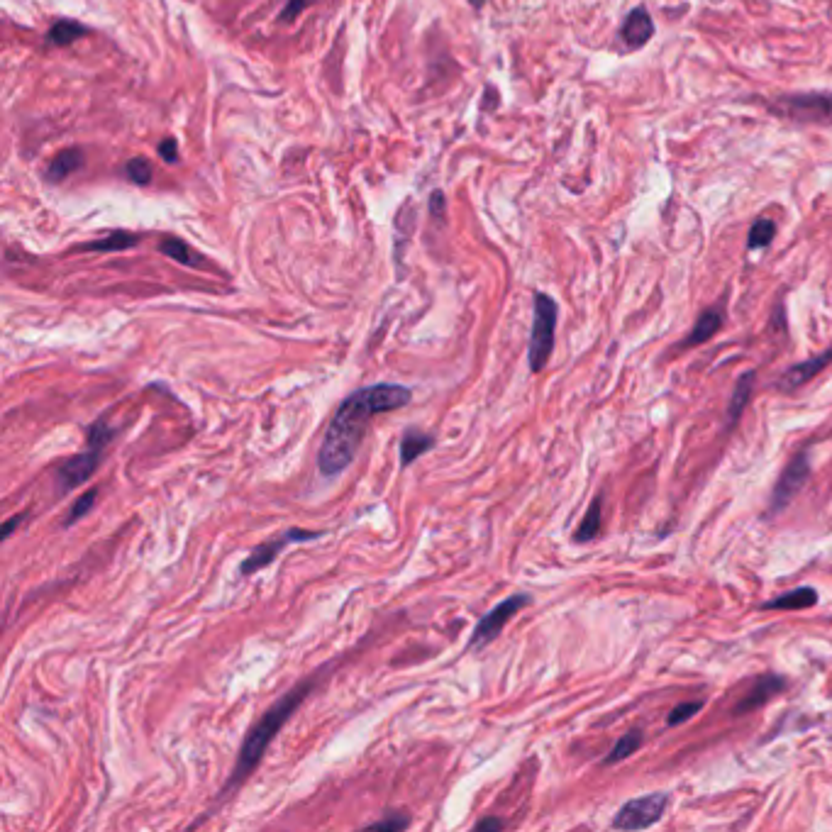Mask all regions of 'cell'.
I'll list each match as a JSON object with an SVG mask.
<instances>
[{
    "instance_id": "cell-11",
    "label": "cell",
    "mask_w": 832,
    "mask_h": 832,
    "mask_svg": "<svg viewBox=\"0 0 832 832\" xmlns=\"http://www.w3.org/2000/svg\"><path fill=\"white\" fill-rule=\"evenodd\" d=\"M830 362H832V352H823V354H818V357L806 359V362L791 366V369L781 376L779 386L784 388V391H793V388L808 384V381H811L813 376H818Z\"/></svg>"
},
{
    "instance_id": "cell-21",
    "label": "cell",
    "mask_w": 832,
    "mask_h": 832,
    "mask_svg": "<svg viewBox=\"0 0 832 832\" xmlns=\"http://www.w3.org/2000/svg\"><path fill=\"white\" fill-rule=\"evenodd\" d=\"M86 32H88L86 27L79 25V22L59 20V22H54V27L49 30V42L59 44V47H66V44L79 40V37L86 35Z\"/></svg>"
},
{
    "instance_id": "cell-27",
    "label": "cell",
    "mask_w": 832,
    "mask_h": 832,
    "mask_svg": "<svg viewBox=\"0 0 832 832\" xmlns=\"http://www.w3.org/2000/svg\"><path fill=\"white\" fill-rule=\"evenodd\" d=\"M408 825H410L408 815L391 813V815H386L384 820H376V823H371L369 828H371V830H406Z\"/></svg>"
},
{
    "instance_id": "cell-3",
    "label": "cell",
    "mask_w": 832,
    "mask_h": 832,
    "mask_svg": "<svg viewBox=\"0 0 832 832\" xmlns=\"http://www.w3.org/2000/svg\"><path fill=\"white\" fill-rule=\"evenodd\" d=\"M113 435H115V430L113 427H108L105 420H96V423L91 425V430H88L86 452L66 459V462L57 469L59 493H69L71 488L81 486L83 481H88L93 474H96L98 464H101V457H103V449L108 447V442L113 440Z\"/></svg>"
},
{
    "instance_id": "cell-10",
    "label": "cell",
    "mask_w": 832,
    "mask_h": 832,
    "mask_svg": "<svg viewBox=\"0 0 832 832\" xmlns=\"http://www.w3.org/2000/svg\"><path fill=\"white\" fill-rule=\"evenodd\" d=\"M652 35H654V22L650 18V13H647L645 8L630 10L628 18H625L623 22V27H620V37H623V42L628 44L630 49H637V47H645V44L652 40Z\"/></svg>"
},
{
    "instance_id": "cell-8",
    "label": "cell",
    "mask_w": 832,
    "mask_h": 832,
    "mask_svg": "<svg viewBox=\"0 0 832 832\" xmlns=\"http://www.w3.org/2000/svg\"><path fill=\"white\" fill-rule=\"evenodd\" d=\"M318 537H323V532L320 530H301V528H288L286 532H281L279 537H271V540L262 542L259 547H254V552L247 554V559L242 562L240 567V574L242 576H249V574H257V571H262L264 567H269L271 562H274L276 557H279L281 552L288 545H293V542H308V540H318Z\"/></svg>"
},
{
    "instance_id": "cell-23",
    "label": "cell",
    "mask_w": 832,
    "mask_h": 832,
    "mask_svg": "<svg viewBox=\"0 0 832 832\" xmlns=\"http://www.w3.org/2000/svg\"><path fill=\"white\" fill-rule=\"evenodd\" d=\"M776 235V225L774 220H767V218H759L757 223L750 227V237H747V247L750 249H764L769 247Z\"/></svg>"
},
{
    "instance_id": "cell-25",
    "label": "cell",
    "mask_w": 832,
    "mask_h": 832,
    "mask_svg": "<svg viewBox=\"0 0 832 832\" xmlns=\"http://www.w3.org/2000/svg\"><path fill=\"white\" fill-rule=\"evenodd\" d=\"M127 179L137 183V186H147V183L152 181V164L144 157L130 159V162H127Z\"/></svg>"
},
{
    "instance_id": "cell-26",
    "label": "cell",
    "mask_w": 832,
    "mask_h": 832,
    "mask_svg": "<svg viewBox=\"0 0 832 832\" xmlns=\"http://www.w3.org/2000/svg\"><path fill=\"white\" fill-rule=\"evenodd\" d=\"M701 708H703V701H696V703H681V706H676L674 711L669 713V718H667V725H681V723H686V720H691L693 715L696 713H701Z\"/></svg>"
},
{
    "instance_id": "cell-29",
    "label": "cell",
    "mask_w": 832,
    "mask_h": 832,
    "mask_svg": "<svg viewBox=\"0 0 832 832\" xmlns=\"http://www.w3.org/2000/svg\"><path fill=\"white\" fill-rule=\"evenodd\" d=\"M159 154H162L166 164H174L176 159H179V142H176L174 137H166V140L159 144Z\"/></svg>"
},
{
    "instance_id": "cell-2",
    "label": "cell",
    "mask_w": 832,
    "mask_h": 832,
    "mask_svg": "<svg viewBox=\"0 0 832 832\" xmlns=\"http://www.w3.org/2000/svg\"><path fill=\"white\" fill-rule=\"evenodd\" d=\"M310 689H313V681L310 679L303 681V684H298L296 689H291L284 698H279V701H276L274 706H271L269 711H266L262 718L252 725V730H249L247 737H244L242 752H240V757H237V764H235V769H232L230 779H227L220 801L230 796V793L235 791L237 786H240L242 781L259 767V762H262V757L266 754V747L271 745L276 732L284 728L286 720L298 711V706L305 701V696H308Z\"/></svg>"
},
{
    "instance_id": "cell-6",
    "label": "cell",
    "mask_w": 832,
    "mask_h": 832,
    "mask_svg": "<svg viewBox=\"0 0 832 832\" xmlns=\"http://www.w3.org/2000/svg\"><path fill=\"white\" fill-rule=\"evenodd\" d=\"M530 603H532V598L528 596V593H515V596H510L506 598V601L498 603L493 610H488L484 618L479 620V625L474 628V635H471L467 650L476 652V650H481V647L491 645V642L501 635L503 628H506L508 620L513 618L515 613H520L523 608H528Z\"/></svg>"
},
{
    "instance_id": "cell-5",
    "label": "cell",
    "mask_w": 832,
    "mask_h": 832,
    "mask_svg": "<svg viewBox=\"0 0 832 832\" xmlns=\"http://www.w3.org/2000/svg\"><path fill=\"white\" fill-rule=\"evenodd\" d=\"M776 115L796 122H820L832 125V93H793L779 96L772 103Z\"/></svg>"
},
{
    "instance_id": "cell-31",
    "label": "cell",
    "mask_w": 832,
    "mask_h": 832,
    "mask_svg": "<svg viewBox=\"0 0 832 832\" xmlns=\"http://www.w3.org/2000/svg\"><path fill=\"white\" fill-rule=\"evenodd\" d=\"M22 520H25V515H13V518H10L8 523H5V528H3V537H5V540H8V537L13 535V530L18 528Z\"/></svg>"
},
{
    "instance_id": "cell-33",
    "label": "cell",
    "mask_w": 832,
    "mask_h": 832,
    "mask_svg": "<svg viewBox=\"0 0 832 832\" xmlns=\"http://www.w3.org/2000/svg\"><path fill=\"white\" fill-rule=\"evenodd\" d=\"M471 5H474V8H481V5H484V0H469Z\"/></svg>"
},
{
    "instance_id": "cell-4",
    "label": "cell",
    "mask_w": 832,
    "mask_h": 832,
    "mask_svg": "<svg viewBox=\"0 0 832 832\" xmlns=\"http://www.w3.org/2000/svg\"><path fill=\"white\" fill-rule=\"evenodd\" d=\"M557 303L547 293H535V315L528 347V362L535 374L545 369L554 349V330H557Z\"/></svg>"
},
{
    "instance_id": "cell-19",
    "label": "cell",
    "mask_w": 832,
    "mask_h": 832,
    "mask_svg": "<svg viewBox=\"0 0 832 832\" xmlns=\"http://www.w3.org/2000/svg\"><path fill=\"white\" fill-rule=\"evenodd\" d=\"M601 525H603V503H601V496H596L591 501L589 513H586L584 520H581V525H579V530H576L574 540L576 542L596 540V535L601 532Z\"/></svg>"
},
{
    "instance_id": "cell-16",
    "label": "cell",
    "mask_w": 832,
    "mask_h": 832,
    "mask_svg": "<svg viewBox=\"0 0 832 832\" xmlns=\"http://www.w3.org/2000/svg\"><path fill=\"white\" fill-rule=\"evenodd\" d=\"M159 252L164 254V257L174 259L176 264H183V266H203V257L198 252H193L191 247H188L186 242L179 240V237H166V240L159 242Z\"/></svg>"
},
{
    "instance_id": "cell-28",
    "label": "cell",
    "mask_w": 832,
    "mask_h": 832,
    "mask_svg": "<svg viewBox=\"0 0 832 832\" xmlns=\"http://www.w3.org/2000/svg\"><path fill=\"white\" fill-rule=\"evenodd\" d=\"M313 3V0H288L286 3V8L281 10V15H279V20L281 22H291V20H296L298 15L303 13L305 8H308V5Z\"/></svg>"
},
{
    "instance_id": "cell-22",
    "label": "cell",
    "mask_w": 832,
    "mask_h": 832,
    "mask_svg": "<svg viewBox=\"0 0 832 832\" xmlns=\"http://www.w3.org/2000/svg\"><path fill=\"white\" fill-rule=\"evenodd\" d=\"M642 747V732L640 730H630L628 735L620 737L618 745L610 750V754L606 757V764H615V762H623V759H628L630 754H635L637 750Z\"/></svg>"
},
{
    "instance_id": "cell-17",
    "label": "cell",
    "mask_w": 832,
    "mask_h": 832,
    "mask_svg": "<svg viewBox=\"0 0 832 832\" xmlns=\"http://www.w3.org/2000/svg\"><path fill=\"white\" fill-rule=\"evenodd\" d=\"M83 164V152L81 149H64L57 157L52 159V164L47 166V179L49 181H64L66 176L74 174L76 169Z\"/></svg>"
},
{
    "instance_id": "cell-20",
    "label": "cell",
    "mask_w": 832,
    "mask_h": 832,
    "mask_svg": "<svg viewBox=\"0 0 832 832\" xmlns=\"http://www.w3.org/2000/svg\"><path fill=\"white\" fill-rule=\"evenodd\" d=\"M140 242V237L132 235V232H110L105 240L83 244V252H122V249H130Z\"/></svg>"
},
{
    "instance_id": "cell-30",
    "label": "cell",
    "mask_w": 832,
    "mask_h": 832,
    "mask_svg": "<svg viewBox=\"0 0 832 832\" xmlns=\"http://www.w3.org/2000/svg\"><path fill=\"white\" fill-rule=\"evenodd\" d=\"M430 213L435 215L437 220L445 218V198H442V191H435L430 198Z\"/></svg>"
},
{
    "instance_id": "cell-1",
    "label": "cell",
    "mask_w": 832,
    "mask_h": 832,
    "mask_svg": "<svg viewBox=\"0 0 832 832\" xmlns=\"http://www.w3.org/2000/svg\"><path fill=\"white\" fill-rule=\"evenodd\" d=\"M413 391L398 384H376L354 391L337 408L335 418L327 425L318 454V469L323 476L342 474L357 457L366 435L369 420L381 413H391L408 406Z\"/></svg>"
},
{
    "instance_id": "cell-18",
    "label": "cell",
    "mask_w": 832,
    "mask_h": 832,
    "mask_svg": "<svg viewBox=\"0 0 832 832\" xmlns=\"http://www.w3.org/2000/svg\"><path fill=\"white\" fill-rule=\"evenodd\" d=\"M720 323H723V318H720L718 310H706V313L698 318V323L693 325L691 335L684 340V347H696V345H703V342H708L715 332L720 330Z\"/></svg>"
},
{
    "instance_id": "cell-13",
    "label": "cell",
    "mask_w": 832,
    "mask_h": 832,
    "mask_svg": "<svg viewBox=\"0 0 832 832\" xmlns=\"http://www.w3.org/2000/svg\"><path fill=\"white\" fill-rule=\"evenodd\" d=\"M432 447H435V437L420 430H408L401 440V464L403 467H410V464L418 462L425 452H430Z\"/></svg>"
},
{
    "instance_id": "cell-12",
    "label": "cell",
    "mask_w": 832,
    "mask_h": 832,
    "mask_svg": "<svg viewBox=\"0 0 832 832\" xmlns=\"http://www.w3.org/2000/svg\"><path fill=\"white\" fill-rule=\"evenodd\" d=\"M784 689H786V681L781 679V676H776V674L762 676V679H759L757 684H754V689L750 693H747L745 701H742L740 706L735 708V713L740 715V713L754 711V708L764 706V703H767L769 698L776 696V693H781Z\"/></svg>"
},
{
    "instance_id": "cell-32",
    "label": "cell",
    "mask_w": 832,
    "mask_h": 832,
    "mask_svg": "<svg viewBox=\"0 0 832 832\" xmlns=\"http://www.w3.org/2000/svg\"><path fill=\"white\" fill-rule=\"evenodd\" d=\"M501 828H503V820H496V818H486L476 825V830H501Z\"/></svg>"
},
{
    "instance_id": "cell-15",
    "label": "cell",
    "mask_w": 832,
    "mask_h": 832,
    "mask_svg": "<svg viewBox=\"0 0 832 832\" xmlns=\"http://www.w3.org/2000/svg\"><path fill=\"white\" fill-rule=\"evenodd\" d=\"M754 379H757V374H754V371H747V374H742L740 381H737L735 391H732V398H730V406H728V425L730 427L735 425L737 420H740L742 410H745L747 403H750Z\"/></svg>"
},
{
    "instance_id": "cell-24",
    "label": "cell",
    "mask_w": 832,
    "mask_h": 832,
    "mask_svg": "<svg viewBox=\"0 0 832 832\" xmlns=\"http://www.w3.org/2000/svg\"><path fill=\"white\" fill-rule=\"evenodd\" d=\"M96 498H98V488H91V491L83 493L79 501L74 503V508L69 510V515H66V520H64L66 528H71V525L79 523L81 518H86V515L93 510V506H96Z\"/></svg>"
},
{
    "instance_id": "cell-7",
    "label": "cell",
    "mask_w": 832,
    "mask_h": 832,
    "mask_svg": "<svg viewBox=\"0 0 832 832\" xmlns=\"http://www.w3.org/2000/svg\"><path fill=\"white\" fill-rule=\"evenodd\" d=\"M669 806L667 793H650V796L632 798L620 808L618 815L613 818L615 830H645L650 825L662 820L664 811Z\"/></svg>"
},
{
    "instance_id": "cell-9",
    "label": "cell",
    "mask_w": 832,
    "mask_h": 832,
    "mask_svg": "<svg viewBox=\"0 0 832 832\" xmlns=\"http://www.w3.org/2000/svg\"><path fill=\"white\" fill-rule=\"evenodd\" d=\"M808 476H811V462H808V452L803 449V452H798L796 457L791 459V464L784 469L781 479L776 481L772 503H769V513L776 515L779 510H784L786 506H789V503L793 501V496H796V493L806 486Z\"/></svg>"
},
{
    "instance_id": "cell-14",
    "label": "cell",
    "mask_w": 832,
    "mask_h": 832,
    "mask_svg": "<svg viewBox=\"0 0 832 832\" xmlns=\"http://www.w3.org/2000/svg\"><path fill=\"white\" fill-rule=\"evenodd\" d=\"M815 603H818V593L811 586H801V589H793L789 593H784V596L774 598V601L764 603V610H803V608H813Z\"/></svg>"
}]
</instances>
